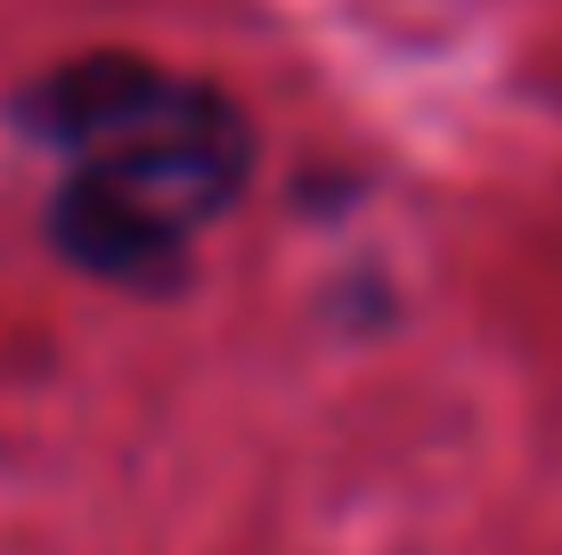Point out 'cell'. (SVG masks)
Returning <instances> with one entry per match:
<instances>
[{"instance_id": "1", "label": "cell", "mask_w": 562, "mask_h": 555, "mask_svg": "<svg viewBox=\"0 0 562 555\" xmlns=\"http://www.w3.org/2000/svg\"><path fill=\"white\" fill-rule=\"evenodd\" d=\"M16 131L49 164V245L99 286L164 295L254 180V123L204 74L90 49L25 82Z\"/></svg>"}]
</instances>
